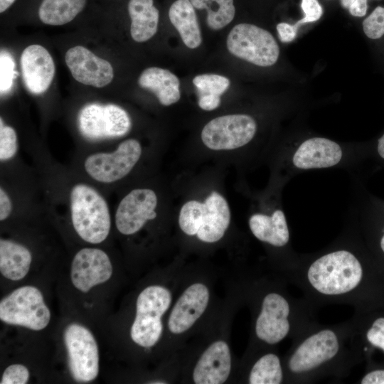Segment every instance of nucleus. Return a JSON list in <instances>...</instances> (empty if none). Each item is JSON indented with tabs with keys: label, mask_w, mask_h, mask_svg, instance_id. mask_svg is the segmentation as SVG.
<instances>
[{
	"label": "nucleus",
	"mask_w": 384,
	"mask_h": 384,
	"mask_svg": "<svg viewBox=\"0 0 384 384\" xmlns=\"http://www.w3.org/2000/svg\"><path fill=\"white\" fill-rule=\"evenodd\" d=\"M368 342L384 351V318L377 319L366 334Z\"/></svg>",
	"instance_id": "nucleus-34"
},
{
	"label": "nucleus",
	"mask_w": 384,
	"mask_h": 384,
	"mask_svg": "<svg viewBox=\"0 0 384 384\" xmlns=\"http://www.w3.org/2000/svg\"><path fill=\"white\" fill-rule=\"evenodd\" d=\"M253 321L254 338L266 346L282 341L290 331V306L277 291L270 289L260 295Z\"/></svg>",
	"instance_id": "nucleus-10"
},
{
	"label": "nucleus",
	"mask_w": 384,
	"mask_h": 384,
	"mask_svg": "<svg viewBox=\"0 0 384 384\" xmlns=\"http://www.w3.org/2000/svg\"><path fill=\"white\" fill-rule=\"evenodd\" d=\"M127 11L131 18L132 39L142 43L149 40L158 29L159 12L154 0H129Z\"/></svg>",
	"instance_id": "nucleus-23"
},
{
	"label": "nucleus",
	"mask_w": 384,
	"mask_h": 384,
	"mask_svg": "<svg viewBox=\"0 0 384 384\" xmlns=\"http://www.w3.org/2000/svg\"><path fill=\"white\" fill-rule=\"evenodd\" d=\"M361 383L362 384H384V370L368 373L363 378Z\"/></svg>",
	"instance_id": "nucleus-39"
},
{
	"label": "nucleus",
	"mask_w": 384,
	"mask_h": 384,
	"mask_svg": "<svg viewBox=\"0 0 384 384\" xmlns=\"http://www.w3.org/2000/svg\"><path fill=\"white\" fill-rule=\"evenodd\" d=\"M226 46L234 56L257 66L273 65L279 56V48L273 36L253 24L235 26L228 35Z\"/></svg>",
	"instance_id": "nucleus-9"
},
{
	"label": "nucleus",
	"mask_w": 384,
	"mask_h": 384,
	"mask_svg": "<svg viewBox=\"0 0 384 384\" xmlns=\"http://www.w3.org/2000/svg\"><path fill=\"white\" fill-rule=\"evenodd\" d=\"M87 0H43L38 17L45 24L62 26L73 21L85 8Z\"/></svg>",
	"instance_id": "nucleus-25"
},
{
	"label": "nucleus",
	"mask_w": 384,
	"mask_h": 384,
	"mask_svg": "<svg viewBox=\"0 0 384 384\" xmlns=\"http://www.w3.org/2000/svg\"><path fill=\"white\" fill-rule=\"evenodd\" d=\"M78 126L84 137L97 141L127 134L132 121L127 112L117 105L90 103L80 110Z\"/></svg>",
	"instance_id": "nucleus-11"
},
{
	"label": "nucleus",
	"mask_w": 384,
	"mask_h": 384,
	"mask_svg": "<svg viewBox=\"0 0 384 384\" xmlns=\"http://www.w3.org/2000/svg\"><path fill=\"white\" fill-rule=\"evenodd\" d=\"M283 378L281 360L273 352L258 356L251 363L245 376V380L249 384H279Z\"/></svg>",
	"instance_id": "nucleus-26"
},
{
	"label": "nucleus",
	"mask_w": 384,
	"mask_h": 384,
	"mask_svg": "<svg viewBox=\"0 0 384 384\" xmlns=\"http://www.w3.org/2000/svg\"><path fill=\"white\" fill-rule=\"evenodd\" d=\"M0 70V88L2 94L11 90L15 77V62L6 50L1 51Z\"/></svg>",
	"instance_id": "nucleus-31"
},
{
	"label": "nucleus",
	"mask_w": 384,
	"mask_h": 384,
	"mask_svg": "<svg viewBox=\"0 0 384 384\" xmlns=\"http://www.w3.org/2000/svg\"><path fill=\"white\" fill-rule=\"evenodd\" d=\"M218 272L206 265H185L178 291L168 312L161 346L166 360L183 348L207 324L222 299L215 290Z\"/></svg>",
	"instance_id": "nucleus-2"
},
{
	"label": "nucleus",
	"mask_w": 384,
	"mask_h": 384,
	"mask_svg": "<svg viewBox=\"0 0 384 384\" xmlns=\"http://www.w3.org/2000/svg\"><path fill=\"white\" fill-rule=\"evenodd\" d=\"M14 210V203L6 190L0 187V220L4 221L11 215Z\"/></svg>",
	"instance_id": "nucleus-36"
},
{
	"label": "nucleus",
	"mask_w": 384,
	"mask_h": 384,
	"mask_svg": "<svg viewBox=\"0 0 384 384\" xmlns=\"http://www.w3.org/2000/svg\"><path fill=\"white\" fill-rule=\"evenodd\" d=\"M195 9L207 11L206 23L213 30H220L234 18L233 0H190Z\"/></svg>",
	"instance_id": "nucleus-27"
},
{
	"label": "nucleus",
	"mask_w": 384,
	"mask_h": 384,
	"mask_svg": "<svg viewBox=\"0 0 384 384\" xmlns=\"http://www.w3.org/2000/svg\"><path fill=\"white\" fill-rule=\"evenodd\" d=\"M279 38L282 43L292 42L297 36V31L293 25L282 22L277 25Z\"/></svg>",
	"instance_id": "nucleus-37"
},
{
	"label": "nucleus",
	"mask_w": 384,
	"mask_h": 384,
	"mask_svg": "<svg viewBox=\"0 0 384 384\" xmlns=\"http://www.w3.org/2000/svg\"><path fill=\"white\" fill-rule=\"evenodd\" d=\"M30 373L28 368L22 364H11L3 373L1 384H25L28 382Z\"/></svg>",
	"instance_id": "nucleus-32"
},
{
	"label": "nucleus",
	"mask_w": 384,
	"mask_h": 384,
	"mask_svg": "<svg viewBox=\"0 0 384 384\" xmlns=\"http://www.w3.org/2000/svg\"><path fill=\"white\" fill-rule=\"evenodd\" d=\"M32 262L29 249L16 241L1 238L0 272L6 279L18 281L28 274Z\"/></svg>",
	"instance_id": "nucleus-22"
},
{
	"label": "nucleus",
	"mask_w": 384,
	"mask_h": 384,
	"mask_svg": "<svg viewBox=\"0 0 384 384\" xmlns=\"http://www.w3.org/2000/svg\"><path fill=\"white\" fill-rule=\"evenodd\" d=\"M301 7L304 16L293 25L297 31L301 25L314 22L319 20L323 14L322 6L318 0H302Z\"/></svg>",
	"instance_id": "nucleus-33"
},
{
	"label": "nucleus",
	"mask_w": 384,
	"mask_h": 384,
	"mask_svg": "<svg viewBox=\"0 0 384 384\" xmlns=\"http://www.w3.org/2000/svg\"><path fill=\"white\" fill-rule=\"evenodd\" d=\"M69 370L79 383L94 380L99 373V351L92 332L85 326L72 323L63 334Z\"/></svg>",
	"instance_id": "nucleus-13"
},
{
	"label": "nucleus",
	"mask_w": 384,
	"mask_h": 384,
	"mask_svg": "<svg viewBox=\"0 0 384 384\" xmlns=\"http://www.w3.org/2000/svg\"><path fill=\"white\" fill-rule=\"evenodd\" d=\"M18 150V137L15 129L6 125L0 118V161L1 163L12 159Z\"/></svg>",
	"instance_id": "nucleus-29"
},
{
	"label": "nucleus",
	"mask_w": 384,
	"mask_h": 384,
	"mask_svg": "<svg viewBox=\"0 0 384 384\" xmlns=\"http://www.w3.org/2000/svg\"><path fill=\"white\" fill-rule=\"evenodd\" d=\"M16 0H0V12L3 13L6 11Z\"/></svg>",
	"instance_id": "nucleus-40"
},
{
	"label": "nucleus",
	"mask_w": 384,
	"mask_h": 384,
	"mask_svg": "<svg viewBox=\"0 0 384 384\" xmlns=\"http://www.w3.org/2000/svg\"><path fill=\"white\" fill-rule=\"evenodd\" d=\"M257 123L250 115L232 114L217 117L202 129L203 144L214 151L233 150L247 144L255 137Z\"/></svg>",
	"instance_id": "nucleus-12"
},
{
	"label": "nucleus",
	"mask_w": 384,
	"mask_h": 384,
	"mask_svg": "<svg viewBox=\"0 0 384 384\" xmlns=\"http://www.w3.org/2000/svg\"><path fill=\"white\" fill-rule=\"evenodd\" d=\"M138 84L143 89L152 92L164 106L174 104L181 98L179 79L169 70L148 68L139 75Z\"/></svg>",
	"instance_id": "nucleus-21"
},
{
	"label": "nucleus",
	"mask_w": 384,
	"mask_h": 384,
	"mask_svg": "<svg viewBox=\"0 0 384 384\" xmlns=\"http://www.w3.org/2000/svg\"><path fill=\"white\" fill-rule=\"evenodd\" d=\"M341 4L353 16L362 17L367 12V0H341Z\"/></svg>",
	"instance_id": "nucleus-35"
},
{
	"label": "nucleus",
	"mask_w": 384,
	"mask_h": 384,
	"mask_svg": "<svg viewBox=\"0 0 384 384\" xmlns=\"http://www.w3.org/2000/svg\"><path fill=\"white\" fill-rule=\"evenodd\" d=\"M221 102L220 96L198 95V105L205 111H212L218 108Z\"/></svg>",
	"instance_id": "nucleus-38"
},
{
	"label": "nucleus",
	"mask_w": 384,
	"mask_h": 384,
	"mask_svg": "<svg viewBox=\"0 0 384 384\" xmlns=\"http://www.w3.org/2000/svg\"><path fill=\"white\" fill-rule=\"evenodd\" d=\"M0 319L8 324L40 331L48 325L50 311L41 292L27 285L14 289L1 300Z\"/></svg>",
	"instance_id": "nucleus-8"
},
{
	"label": "nucleus",
	"mask_w": 384,
	"mask_h": 384,
	"mask_svg": "<svg viewBox=\"0 0 384 384\" xmlns=\"http://www.w3.org/2000/svg\"><path fill=\"white\" fill-rule=\"evenodd\" d=\"M380 247L382 250L384 252V235L382 237L380 240Z\"/></svg>",
	"instance_id": "nucleus-42"
},
{
	"label": "nucleus",
	"mask_w": 384,
	"mask_h": 384,
	"mask_svg": "<svg viewBox=\"0 0 384 384\" xmlns=\"http://www.w3.org/2000/svg\"><path fill=\"white\" fill-rule=\"evenodd\" d=\"M113 267L108 255L97 247H84L74 256L70 267L73 286L86 293L92 287L108 281Z\"/></svg>",
	"instance_id": "nucleus-16"
},
{
	"label": "nucleus",
	"mask_w": 384,
	"mask_h": 384,
	"mask_svg": "<svg viewBox=\"0 0 384 384\" xmlns=\"http://www.w3.org/2000/svg\"><path fill=\"white\" fill-rule=\"evenodd\" d=\"M363 267L351 252L339 250L325 254L309 267L306 277L312 288L321 294L338 296L354 290L363 278Z\"/></svg>",
	"instance_id": "nucleus-6"
},
{
	"label": "nucleus",
	"mask_w": 384,
	"mask_h": 384,
	"mask_svg": "<svg viewBox=\"0 0 384 384\" xmlns=\"http://www.w3.org/2000/svg\"><path fill=\"white\" fill-rule=\"evenodd\" d=\"M22 78L26 89L33 95H41L50 87L55 75V63L43 46L32 44L21 55Z\"/></svg>",
	"instance_id": "nucleus-18"
},
{
	"label": "nucleus",
	"mask_w": 384,
	"mask_h": 384,
	"mask_svg": "<svg viewBox=\"0 0 384 384\" xmlns=\"http://www.w3.org/2000/svg\"><path fill=\"white\" fill-rule=\"evenodd\" d=\"M177 223L186 238L203 245H215L224 240L230 227V206L222 194L212 191L203 201L184 203Z\"/></svg>",
	"instance_id": "nucleus-4"
},
{
	"label": "nucleus",
	"mask_w": 384,
	"mask_h": 384,
	"mask_svg": "<svg viewBox=\"0 0 384 384\" xmlns=\"http://www.w3.org/2000/svg\"><path fill=\"white\" fill-rule=\"evenodd\" d=\"M69 210L73 228L85 242L100 244L108 237L111 213L105 197L93 186L82 182L69 191Z\"/></svg>",
	"instance_id": "nucleus-5"
},
{
	"label": "nucleus",
	"mask_w": 384,
	"mask_h": 384,
	"mask_svg": "<svg viewBox=\"0 0 384 384\" xmlns=\"http://www.w3.org/2000/svg\"><path fill=\"white\" fill-rule=\"evenodd\" d=\"M248 225L255 238L272 247H284L289 240L288 225L282 210L270 215L255 213L250 217Z\"/></svg>",
	"instance_id": "nucleus-20"
},
{
	"label": "nucleus",
	"mask_w": 384,
	"mask_h": 384,
	"mask_svg": "<svg viewBox=\"0 0 384 384\" xmlns=\"http://www.w3.org/2000/svg\"><path fill=\"white\" fill-rule=\"evenodd\" d=\"M225 297L203 329L178 353V383L224 384L235 381L238 364L231 345V326L243 297L239 283L230 280Z\"/></svg>",
	"instance_id": "nucleus-1"
},
{
	"label": "nucleus",
	"mask_w": 384,
	"mask_h": 384,
	"mask_svg": "<svg viewBox=\"0 0 384 384\" xmlns=\"http://www.w3.org/2000/svg\"><path fill=\"white\" fill-rule=\"evenodd\" d=\"M378 152L384 159V134L378 139Z\"/></svg>",
	"instance_id": "nucleus-41"
},
{
	"label": "nucleus",
	"mask_w": 384,
	"mask_h": 384,
	"mask_svg": "<svg viewBox=\"0 0 384 384\" xmlns=\"http://www.w3.org/2000/svg\"><path fill=\"white\" fill-rule=\"evenodd\" d=\"M342 155L341 148L336 142L324 137H313L299 145L292 162L300 169L329 168L338 164Z\"/></svg>",
	"instance_id": "nucleus-19"
},
{
	"label": "nucleus",
	"mask_w": 384,
	"mask_h": 384,
	"mask_svg": "<svg viewBox=\"0 0 384 384\" xmlns=\"http://www.w3.org/2000/svg\"><path fill=\"white\" fill-rule=\"evenodd\" d=\"M142 154L141 143L136 139H127L112 151L87 155L83 161V169L92 180L110 184L125 178L137 164Z\"/></svg>",
	"instance_id": "nucleus-7"
},
{
	"label": "nucleus",
	"mask_w": 384,
	"mask_h": 384,
	"mask_svg": "<svg viewBox=\"0 0 384 384\" xmlns=\"http://www.w3.org/2000/svg\"><path fill=\"white\" fill-rule=\"evenodd\" d=\"M65 61L73 77L82 84L103 87L114 78L110 63L85 47L76 46L68 49L65 55Z\"/></svg>",
	"instance_id": "nucleus-17"
},
{
	"label": "nucleus",
	"mask_w": 384,
	"mask_h": 384,
	"mask_svg": "<svg viewBox=\"0 0 384 384\" xmlns=\"http://www.w3.org/2000/svg\"><path fill=\"white\" fill-rule=\"evenodd\" d=\"M158 196L149 188H136L119 202L114 224L118 232L127 237L139 233L157 217Z\"/></svg>",
	"instance_id": "nucleus-14"
},
{
	"label": "nucleus",
	"mask_w": 384,
	"mask_h": 384,
	"mask_svg": "<svg viewBox=\"0 0 384 384\" xmlns=\"http://www.w3.org/2000/svg\"><path fill=\"white\" fill-rule=\"evenodd\" d=\"M339 348L336 334L331 329L321 330L297 346L287 361V368L295 374L311 371L333 359Z\"/></svg>",
	"instance_id": "nucleus-15"
},
{
	"label": "nucleus",
	"mask_w": 384,
	"mask_h": 384,
	"mask_svg": "<svg viewBox=\"0 0 384 384\" xmlns=\"http://www.w3.org/2000/svg\"><path fill=\"white\" fill-rule=\"evenodd\" d=\"M193 84L198 95L221 96L229 87L230 80L223 75L206 73L195 76Z\"/></svg>",
	"instance_id": "nucleus-28"
},
{
	"label": "nucleus",
	"mask_w": 384,
	"mask_h": 384,
	"mask_svg": "<svg viewBox=\"0 0 384 384\" xmlns=\"http://www.w3.org/2000/svg\"><path fill=\"white\" fill-rule=\"evenodd\" d=\"M363 29L366 36L370 39H378L384 35V7L377 6L363 20Z\"/></svg>",
	"instance_id": "nucleus-30"
},
{
	"label": "nucleus",
	"mask_w": 384,
	"mask_h": 384,
	"mask_svg": "<svg viewBox=\"0 0 384 384\" xmlns=\"http://www.w3.org/2000/svg\"><path fill=\"white\" fill-rule=\"evenodd\" d=\"M169 17L183 43L194 49L202 43L201 28L195 8L190 0H176L170 6Z\"/></svg>",
	"instance_id": "nucleus-24"
},
{
	"label": "nucleus",
	"mask_w": 384,
	"mask_h": 384,
	"mask_svg": "<svg viewBox=\"0 0 384 384\" xmlns=\"http://www.w3.org/2000/svg\"><path fill=\"white\" fill-rule=\"evenodd\" d=\"M186 264L175 260L161 282L146 285L137 294L129 336L137 347L151 351L161 346L165 322L180 285Z\"/></svg>",
	"instance_id": "nucleus-3"
}]
</instances>
